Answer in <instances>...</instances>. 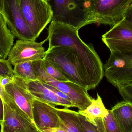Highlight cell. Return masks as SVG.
Instances as JSON below:
<instances>
[{
  "mask_svg": "<svg viewBox=\"0 0 132 132\" xmlns=\"http://www.w3.org/2000/svg\"><path fill=\"white\" fill-rule=\"evenodd\" d=\"M3 120L0 122V132H36L38 128L5 92L3 98Z\"/></svg>",
  "mask_w": 132,
  "mask_h": 132,
  "instance_id": "obj_7",
  "label": "cell"
},
{
  "mask_svg": "<svg viewBox=\"0 0 132 132\" xmlns=\"http://www.w3.org/2000/svg\"><path fill=\"white\" fill-rule=\"evenodd\" d=\"M48 40L47 38L41 42L17 40L9 52L8 61L14 66L18 63L28 61L43 60L46 55V51L43 45Z\"/></svg>",
  "mask_w": 132,
  "mask_h": 132,
  "instance_id": "obj_11",
  "label": "cell"
},
{
  "mask_svg": "<svg viewBox=\"0 0 132 132\" xmlns=\"http://www.w3.org/2000/svg\"><path fill=\"white\" fill-rule=\"evenodd\" d=\"M0 76H14L13 69L8 60H0Z\"/></svg>",
  "mask_w": 132,
  "mask_h": 132,
  "instance_id": "obj_24",
  "label": "cell"
},
{
  "mask_svg": "<svg viewBox=\"0 0 132 132\" xmlns=\"http://www.w3.org/2000/svg\"><path fill=\"white\" fill-rule=\"evenodd\" d=\"M59 127L67 132H84L83 125L78 112L68 108H57Z\"/></svg>",
  "mask_w": 132,
  "mask_h": 132,
  "instance_id": "obj_15",
  "label": "cell"
},
{
  "mask_svg": "<svg viewBox=\"0 0 132 132\" xmlns=\"http://www.w3.org/2000/svg\"><path fill=\"white\" fill-rule=\"evenodd\" d=\"M104 69L107 80L116 87L132 82V54L111 52Z\"/></svg>",
  "mask_w": 132,
  "mask_h": 132,
  "instance_id": "obj_9",
  "label": "cell"
},
{
  "mask_svg": "<svg viewBox=\"0 0 132 132\" xmlns=\"http://www.w3.org/2000/svg\"><path fill=\"white\" fill-rule=\"evenodd\" d=\"M36 132H43V131H42V130H40V129H38V131H36Z\"/></svg>",
  "mask_w": 132,
  "mask_h": 132,
  "instance_id": "obj_33",
  "label": "cell"
},
{
  "mask_svg": "<svg viewBox=\"0 0 132 132\" xmlns=\"http://www.w3.org/2000/svg\"><path fill=\"white\" fill-rule=\"evenodd\" d=\"M41 65L46 73L53 78L59 81H69L58 69L46 59L41 60Z\"/></svg>",
  "mask_w": 132,
  "mask_h": 132,
  "instance_id": "obj_20",
  "label": "cell"
},
{
  "mask_svg": "<svg viewBox=\"0 0 132 132\" xmlns=\"http://www.w3.org/2000/svg\"><path fill=\"white\" fill-rule=\"evenodd\" d=\"M32 62L28 61L15 65L13 69L14 77L26 81L39 80Z\"/></svg>",
  "mask_w": 132,
  "mask_h": 132,
  "instance_id": "obj_19",
  "label": "cell"
},
{
  "mask_svg": "<svg viewBox=\"0 0 132 132\" xmlns=\"http://www.w3.org/2000/svg\"><path fill=\"white\" fill-rule=\"evenodd\" d=\"M104 125L106 132H123L121 129L111 110H109V113L105 118L103 119Z\"/></svg>",
  "mask_w": 132,
  "mask_h": 132,
  "instance_id": "obj_22",
  "label": "cell"
},
{
  "mask_svg": "<svg viewBox=\"0 0 132 132\" xmlns=\"http://www.w3.org/2000/svg\"><path fill=\"white\" fill-rule=\"evenodd\" d=\"M79 117L83 125L84 132H106L103 119H96L95 124L94 125L89 122L85 117L80 114Z\"/></svg>",
  "mask_w": 132,
  "mask_h": 132,
  "instance_id": "obj_21",
  "label": "cell"
},
{
  "mask_svg": "<svg viewBox=\"0 0 132 132\" xmlns=\"http://www.w3.org/2000/svg\"><path fill=\"white\" fill-rule=\"evenodd\" d=\"M5 92V90L4 87H2L0 84V97L2 99L4 95Z\"/></svg>",
  "mask_w": 132,
  "mask_h": 132,
  "instance_id": "obj_30",
  "label": "cell"
},
{
  "mask_svg": "<svg viewBox=\"0 0 132 132\" xmlns=\"http://www.w3.org/2000/svg\"><path fill=\"white\" fill-rule=\"evenodd\" d=\"M124 19L132 23V4L126 12Z\"/></svg>",
  "mask_w": 132,
  "mask_h": 132,
  "instance_id": "obj_27",
  "label": "cell"
},
{
  "mask_svg": "<svg viewBox=\"0 0 132 132\" xmlns=\"http://www.w3.org/2000/svg\"><path fill=\"white\" fill-rule=\"evenodd\" d=\"M0 77H1V76H0Z\"/></svg>",
  "mask_w": 132,
  "mask_h": 132,
  "instance_id": "obj_35",
  "label": "cell"
},
{
  "mask_svg": "<svg viewBox=\"0 0 132 132\" xmlns=\"http://www.w3.org/2000/svg\"><path fill=\"white\" fill-rule=\"evenodd\" d=\"M14 80L23 86L35 98L55 106H63L68 108H75L73 103L60 97L45 87L40 81H26L15 77Z\"/></svg>",
  "mask_w": 132,
  "mask_h": 132,
  "instance_id": "obj_12",
  "label": "cell"
},
{
  "mask_svg": "<svg viewBox=\"0 0 132 132\" xmlns=\"http://www.w3.org/2000/svg\"><path fill=\"white\" fill-rule=\"evenodd\" d=\"M118 88L124 101L132 104V82L119 86Z\"/></svg>",
  "mask_w": 132,
  "mask_h": 132,
  "instance_id": "obj_23",
  "label": "cell"
},
{
  "mask_svg": "<svg viewBox=\"0 0 132 132\" xmlns=\"http://www.w3.org/2000/svg\"><path fill=\"white\" fill-rule=\"evenodd\" d=\"M1 13L9 30L20 40L36 41L23 15L20 6V0H3Z\"/></svg>",
  "mask_w": 132,
  "mask_h": 132,
  "instance_id": "obj_8",
  "label": "cell"
},
{
  "mask_svg": "<svg viewBox=\"0 0 132 132\" xmlns=\"http://www.w3.org/2000/svg\"><path fill=\"white\" fill-rule=\"evenodd\" d=\"M15 36L9 29L1 12H0V50L5 60L14 44Z\"/></svg>",
  "mask_w": 132,
  "mask_h": 132,
  "instance_id": "obj_18",
  "label": "cell"
},
{
  "mask_svg": "<svg viewBox=\"0 0 132 132\" xmlns=\"http://www.w3.org/2000/svg\"><path fill=\"white\" fill-rule=\"evenodd\" d=\"M132 0H86V8L93 24L113 26L123 20Z\"/></svg>",
  "mask_w": 132,
  "mask_h": 132,
  "instance_id": "obj_3",
  "label": "cell"
},
{
  "mask_svg": "<svg viewBox=\"0 0 132 132\" xmlns=\"http://www.w3.org/2000/svg\"><path fill=\"white\" fill-rule=\"evenodd\" d=\"M4 88L5 92L16 105L26 114L35 125L32 112V103L34 97L23 86L14 80L6 85Z\"/></svg>",
  "mask_w": 132,
  "mask_h": 132,
  "instance_id": "obj_14",
  "label": "cell"
},
{
  "mask_svg": "<svg viewBox=\"0 0 132 132\" xmlns=\"http://www.w3.org/2000/svg\"><path fill=\"white\" fill-rule=\"evenodd\" d=\"M86 0H50L52 21L80 29L93 24L86 8Z\"/></svg>",
  "mask_w": 132,
  "mask_h": 132,
  "instance_id": "obj_2",
  "label": "cell"
},
{
  "mask_svg": "<svg viewBox=\"0 0 132 132\" xmlns=\"http://www.w3.org/2000/svg\"><path fill=\"white\" fill-rule=\"evenodd\" d=\"M45 1L48 2H49L50 0H45Z\"/></svg>",
  "mask_w": 132,
  "mask_h": 132,
  "instance_id": "obj_34",
  "label": "cell"
},
{
  "mask_svg": "<svg viewBox=\"0 0 132 132\" xmlns=\"http://www.w3.org/2000/svg\"><path fill=\"white\" fill-rule=\"evenodd\" d=\"M45 59L58 69L69 81L87 89L83 75L71 47L61 46L48 49Z\"/></svg>",
  "mask_w": 132,
  "mask_h": 132,
  "instance_id": "obj_4",
  "label": "cell"
},
{
  "mask_svg": "<svg viewBox=\"0 0 132 132\" xmlns=\"http://www.w3.org/2000/svg\"><path fill=\"white\" fill-rule=\"evenodd\" d=\"M79 29L52 21L48 29V49L70 46L82 72L87 89L95 88L104 75L103 64L92 44L84 42L78 35Z\"/></svg>",
  "mask_w": 132,
  "mask_h": 132,
  "instance_id": "obj_1",
  "label": "cell"
},
{
  "mask_svg": "<svg viewBox=\"0 0 132 132\" xmlns=\"http://www.w3.org/2000/svg\"><path fill=\"white\" fill-rule=\"evenodd\" d=\"M23 15L36 39L46 26L52 21L53 12L45 0H20Z\"/></svg>",
  "mask_w": 132,
  "mask_h": 132,
  "instance_id": "obj_6",
  "label": "cell"
},
{
  "mask_svg": "<svg viewBox=\"0 0 132 132\" xmlns=\"http://www.w3.org/2000/svg\"><path fill=\"white\" fill-rule=\"evenodd\" d=\"M111 52L132 54V23L123 19L102 36Z\"/></svg>",
  "mask_w": 132,
  "mask_h": 132,
  "instance_id": "obj_10",
  "label": "cell"
},
{
  "mask_svg": "<svg viewBox=\"0 0 132 132\" xmlns=\"http://www.w3.org/2000/svg\"><path fill=\"white\" fill-rule=\"evenodd\" d=\"M78 112L89 122L95 125L96 119H104L107 116L109 110L105 108L101 96L97 94V99H92L88 107L83 111H78Z\"/></svg>",
  "mask_w": 132,
  "mask_h": 132,
  "instance_id": "obj_17",
  "label": "cell"
},
{
  "mask_svg": "<svg viewBox=\"0 0 132 132\" xmlns=\"http://www.w3.org/2000/svg\"><path fill=\"white\" fill-rule=\"evenodd\" d=\"M0 60H4V59L3 55H2L1 50H0Z\"/></svg>",
  "mask_w": 132,
  "mask_h": 132,
  "instance_id": "obj_32",
  "label": "cell"
},
{
  "mask_svg": "<svg viewBox=\"0 0 132 132\" xmlns=\"http://www.w3.org/2000/svg\"><path fill=\"white\" fill-rule=\"evenodd\" d=\"M4 107L3 100L0 97V122L2 121L4 117Z\"/></svg>",
  "mask_w": 132,
  "mask_h": 132,
  "instance_id": "obj_29",
  "label": "cell"
},
{
  "mask_svg": "<svg viewBox=\"0 0 132 132\" xmlns=\"http://www.w3.org/2000/svg\"><path fill=\"white\" fill-rule=\"evenodd\" d=\"M111 111L123 132H132V104L123 101L112 107Z\"/></svg>",
  "mask_w": 132,
  "mask_h": 132,
  "instance_id": "obj_16",
  "label": "cell"
},
{
  "mask_svg": "<svg viewBox=\"0 0 132 132\" xmlns=\"http://www.w3.org/2000/svg\"><path fill=\"white\" fill-rule=\"evenodd\" d=\"M39 80L53 86L67 95L79 111L85 110L88 107L93 98L90 97L86 88L70 81L57 80L48 75L41 65V60L32 62Z\"/></svg>",
  "mask_w": 132,
  "mask_h": 132,
  "instance_id": "obj_5",
  "label": "cell"
},
{
  "mask_svg": "<svg viewBox=\"0 0 132 132\" xmlns=\"http://www.w3.org/2000/svg\"><path fill=\"white\" fill-rule=\"evenodd\" d=\"M14 76H1L0 77V84L4 87L7 85L14 80Z\"/></svg>",
  "mask_w": 132,
  "mask_h": 132,
  "instance_id": "obj_26",
  "label": "cell"
},
{
  "mask_svg": "<svg viewBox=\"0 0 132 132\" xmlns=\"http://www.w3.org/2000/svg\"><path fill=\"white\" fill-rule=\"evenodd\" d=\"M32 112L34 124L38 129L43 131L59 127V117L55 105L34 98Z\"/></svg>",
  "mask_w": 132,
  "mask_h": 132,
  "instance_id": "obj_13",
  "label": "cell"
},
{
  "mask_svg": "<svg viewBox=\"0 0 132 132\" xmlns=\"http://www.w3.org/2000/svg\"><path fill=\"white\" fill-rule=\"evenodd\" d=\"M42 83H43V84L44 85L45 87H46L47 88H48L49 89L52 91L53 92L55 93L57 95L60 97H61L62 98H63V99H65V100H67V101H69L73 103L71 99V98H70V97H69L67 95L63 93V92L59 90L56 89V88L54 87H53V86L45 84V83H43V82H42Z\"/></svg>",
  "mask_w": 132,
  "mask_h": 132,
  "instance_id": "obj_25",
  "label": "cell"
},
{
  "mask_svg": "<svg viewBox=\"0 0 132 132\" xmlns=\"http://www.w3.org/2000/svg\"><path fill=\"white\" fill-rule=\"evenodd\" d=\"M43 132H67L60 128H53L46 129L43 130Z\"/></svg>",
  "mask_w": 132,
  "mask_h": 132,
  "instance_id": "obj_28",
  "label": "cell"
},
{
  "mask_svg": "<svg viewBox=\"0 0 132 132\" xmlns=\"http://www.w3.org/2000/svg\"><path fill=\"white\" fill-rule=\"evenodd\" d=\"M3 0H0V12L2 11V4H3Z\"/></svg>",
  "mask_w": 132,
  "mask_h": 132,
  "instance_id": "obj_31",
  "label": "cell"
}]
</instances>
